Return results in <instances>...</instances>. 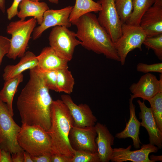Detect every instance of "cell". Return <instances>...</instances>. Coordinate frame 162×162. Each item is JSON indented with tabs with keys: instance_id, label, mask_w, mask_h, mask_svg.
I'll use <instances>...</instances> for the list:
<instances>
[{
	"instance_id": "cell-1",
	"label": "cell",
	"mask_w": 162,
	"mask_h": 162,
	"mask_svg": "<svg viewBox=\"0 0 162 162\" xmlns=\"http://www.w3.org/2000/svg\"><path fill=\"white\" fill-rule=\"evenodd\" d=\"M38 66L29 70V79L16 105L22 124L39 126L46 131L51 125L53 100Z\"/></svg>"
},
{
	"instance_id": "cell-2",
	"label": "cell",
	"mask_w": 162,
	"mask_h": 162,
	"mask_svg": "<svg viewBox=\"0 0 162 162\" xmlns=\"http://www.w3.org/2000/svg\"><path fill=\"white\" fill-rule=\"evenodd\" d=\"M77 28L76 37L87 49L103 54L109 59L120 62L110 36L99 23L95 15L86 14L73 22Z\"/></svg>"
},
{
	"instance_id": "cell-3",
	"label": "cell",
	"mask_w": 162,
	"mask_h": 162,
	"mask_svg": "<svg viewBox=\"0 0 162 162\" xmlns=\"http://www.w3.org/2000/svg\"><path fill=\"white\" fill-rule=\"evenodd\" d=\"M51 125L47 132L51 141L52 154L72 158L74 150L69 141L74 120L68 108L61 100H53L51 109Z\"/></svg>"
},
{
	"instance_id": "cell-4",
	"label": "cell",
	"mask_w": 162,
	"mask_h": 162,
	"mask_svg": "<svg viewBox=\"0 0 162 162\" xmlns=\"http://www.w3.org/2000/svg\"><path fill=\"white\" fill-rule=\"evenodd\" d=\"M17 140L20 147L32 156L52 154L50 138L39 126L22 124Z\"/></svg>"
},
{
	"instance_id": "cell-5",
	"label": "cell",
	"mask_w": 162,
	"mask_h": 162,
	"mask_svg": "<svg viewBox=\"0 0 162 162\" xmlns=\"http://www.w3.org/2000/svg\"><path fill=\"white\" fill-rule=\"evenodd\" d=\"M37 22L36 19L33 17L27 20L20 19L12 21L9 24L6 32L12 37L10 50L6 55L8 58L15 60L24 56Z\"/></svg>"
},
{
	"instance_id": "cell-6",
	"label": "cell",
	"mask_w": 162,
	"mask_h": 162,
	"mask_svg": "<svg viewBox=\"0 0 162 162\" xmlns=\"http://www.w3.org/2000/svg\"><path fill=\"white\" fill-rule=\"evenodd\" d=\"M13 117L6 104L0 100V148L11 154L23 150L17 140L21 127L16 123Z\"/></svg>"
},
{
	"instance_id": "cell-7",
	"label": "cell",
	"mask_w": 162,
	"mask_h": 162,
	"mask_svg": "<svg viewBox=\"0 0 162 162\" xmlns=\"http://www.w3.org/2000/svg\"><path fill=\"white\" fill-rule=\"evenodd\" d=\"M122 35L114 44L122 65L128 53L135 49L142 51V46L146 37L145 32L140 26L126 23L122 24Z\"/></svg>"
},
{
	"instance_id": "cell-8",
	"label": "cell",
	"mask_w": 162,
	"mask_h": 162,
	"mask_svg": "<svg viewBox=\"0 0 162 162\" xmlns=\"http://www.w3.org/2000/svg\"><path fill=\"white\" fill-rule=\"evenodd\" d=\"M76 37V33L65 26L53 27L49 38L50 46L58 56L69 62L72 58L76 47L82 44Z\"/></svg>"
},
{
	"instance_id": "cell-9",
	"label": "cell",
	"mask_w": 162,
	"mask_h": 162,
	"mask_svg": "<svg viewBox=\"0 0 162 162\" xmlns=\"http://www.w3.org/2000/svg\"><path fill=\"white\" fill-rule=\"evenodd\" d=\"M101 10L99 12L98 20L105 29L112 42L115 43L122 35V23L115 3V0H99Z\"/></svg>"
},
{
	"instance_id": "cell-10",
	"label": "cell",
	"mask_w": 162,
	"mask_h": 162,
	"mask_svg": "<svg viewBox=\"0 0 162 162\" xmlns=\"http://www.w3.org/2000/svg\"><path fill=\"white\" fill-rule=\"evenodd\" d=\"M94 126L83 127L73 126L69 136L70 144L74 150L97 152Z\"/></svg>"
},
{
	"instance_id": "cell-11",
	"label": "cell",
	"mask_w": 162,
	"mask_h": 162,
	"mask_svg": "<svg viewBox=\"0 0 162 162\" xmlns=\"http://www.w3.org/2000/svg\"><path fill=\"white\" fill-rule=\"evenodd\" d=\"M129 89L134 99L140 98L148 101L158 92H162V74H160L158 80L154 75L146 73L137 82L132 84Z\"/></svg>"
},
{
	"instance_id": "cell-12",
	"label": "cell",
	"mask_w": 162,
	"mask_h": 162,
	"mask_svg": "<svg viewBox=\"0 0 162 162\" xmlns=\"http://www.w3.org/2000/svg\"><path fill=\"white\" fill-rule=\"evenodd\" d=\"M73 8V6H68L59 10L49 9L46 10L44 14L42 23L33 31V39L34 40L38 39L44 31L52 27H70L72 24L69 21V17Z\"/></svg>"
},
{
	"instance_id": "cell-13",
	"label": "cell",
	"mask_w": 162,
	"mask_h": 162,
	"mask_svg": "<svg viewBox=\"0 0 162 162\" xmlns=\"http://www.w3.org/2000/svg\"><path fill=\"white\" fill-rule=\"evenodd\" d=\"M131 145L126 148H115L113 149L110 160L112 162H153L148 157L151 153H156L159 148L150 143L143 145L140 149L131 151Z\"/></svg>"
},
{
	"instance_id": "cell-14",
	"label": "cell",
	"mask_w": 162,
	"mask_h": 162,
	"mask_svg": "<svg viewBox=\"0 0 162 162\" xmlns=\"http://www.w3.org/2000/svg\"><path fill=\"white\" fill-rule=\"evenodd\" d=\"M61 100L68 108L74 120V126L83 127L94 126L97 121L89 106L86 104H75L68 94L61 96Z\"/></svg>"
},
{
	"instance_id": "cell-15",
	"label": "cell",
	"mask_w": 162,
	"mask_h": 162,
	"mask_svg": "<svg viewBox=\"0 0 162 162\" xmlns=\"http://www.w3.org/2000/svg\"><path fill=\"white\" fill-rule=\"evenodd\" d=\"M140 112L139 116L142 120L141 126L145 128L148 133L150 143L156 146L159 149L162 148V132L158 128L151 108L148 107L144 101H137Z\"/></svg>"
},
{
	"instance_id": "cell-16",
	"label": "cell",
	"mask_w": 162,
	"mask_h": 162,
	"mask_svg": "<svg viewBox=\"0 0 162 162\" xmlns=\"http://www.w3.org/2000/svg\"><path fill=\"white\" fill-rule=\"evenodd\" d=\"M97 135L95 141L100 162H108L110 160L113 149L114 137L105 125L99 122L94 125Z\"/></svg>"
},
{
	"instance_id": "cell-17",
	"label": "cell",
	"mask_w": 162,
	"mask_h": 162,
	"mask_svg": "<svg viewBox=\"0 0 162 162\" xmlns=\"http://www.w3.org/2000/svg\"><path fill=\"white\" fill-rule=\"evenodd\" d=\"M139 26L147 37L162 33V7L152 5L142 16Z\"/></svg>"
},
{
	"instance_id": "cell-18",
	"label": "cell",
	"mask_w": 162,
	"mask_h": 162,
	"mask_svg": "<svg viewBox=\"0 0 162 162\" xmlns=\"http://www.w3.org/2000/svg\"><path fill=\"white\" fill-rule=\"evenodd\" d=\"M134 99L130 95L129 100L130 118L128 122L126 123V127L122 131L116 134L115 137L119 139L131 138L134 147L138 149L141 143L139 137L141 123L136 115L135 106L133 102Z\"/></svg>"
},
{
	"instance_id": "cell-19",
	"label": "cell",
	"mask_w": 162,
	"mask_h": 162,
	"mask_svg": "<svg viewBox=\"0 0 162 162\" xmlns=\"http://www.w3.org/2000/svg\"><path fill=\"white\" fill-rule=\"evenodd\" d=\"M40 68L46 70H56L68 68L69 61L58 56L50 47L44 48L37 56Z\"/></svg>"
},
{
	"instance_id": "cell-20",
	"label": "cell",
	"mask_w": 162,
	"mask_h": 162,
	"mask_svg": "<svg viewBox=\"0 0 162 162\" xmlns=\"http://www.w3.org/2000/svg\"><path fill=\"white\" fill-rule=\"evenodd\" d=\"M38 62L36 56L33 52L28 51L21 58L20 62L14 65L6 66L2 75L5 81L22 74L25 70L31 69L38 66Z\"/></svg>"
},
{
	"instance_id": "cell-21",
	"label": "cell",
	"mask_w": 162,
	"mask_h": 162,
	"mask_svg": "<svg viewBox=\"0 0 162 162\" xmlns=\"http://www.w3.org/2000/svg\"><path fill=\"white\" fill-rule=\"evenodd\" d=\"M20 10L17 15L21 20H24L28 16H33L36 19L38 24L40 25L43 20L44 13L49 8L44 2L22 0L19 5Z\"/></svg>"
},
{
	"instance_id": "cell-22",
	"label": "cell",
	"mask_w": 162,
	"mask_h": 162,
	"mask_svg": "<svg viewBox=\"0 0 162 162\" xmlns=\"http://www.w3.org/2000/svg\"><path fill=\"white\" fill-rule=\"evenodd\" d=\"M22 74L5 81L3 87L0 91V100L6 104L8 110L13 116V101L19 84L23 81Z\"/></svg>"
},
{
	"instance_id": "cell-23",
	"label": "cell",
	"mask_w": 162,
	"mask_h": 162,
	"mask_svg": "<svg viewBox=\"0 0 162 162\" xmlns=\"http://www.w3.org/2000/svg\"><path fill=\"white\" fill-rule=\"evenodd\" d=\"M101 9L100 4L93 0H76L69 17L72 24L83 15L92 12H98Z\"/></svg>"
},
{
	"instance_id": "cell-24",
	"label": "cell",
	"mask_w": 162,
	"mask_h": 162,
	"mask_svg": "<svg viewBox=\"0 0 162 162\" xmlns=\"http://www.w3.org/2000/svg\"><path fill=\"white\" fill-rule=\"evenodd\" d=\"M132 11L125 22L139 26L140 19L143 14L154 4V0H132Z\"/></svg>"
},
{
	"instance_id": "cell-25",
	"label": "cell",
	"mask_w": 162,
	"mask_h": 162,
	"mask_svg": "<svg viewBox=\"0 0 162 162\" xmlns=\"http://www.w3.org/2000/svg\"><path fill=\"white\" fill-rule=\"evenodd\" d=\"M57 83L58 92L68 94L72 92L74 84V80L68 68L57 70Z\"/></svg>"
},
{
	"instance_id": "cell-26",
	"label": "cell",
	"mask_w": 162,
	"mask_h": 162,
	"mask_svg": "<svg viewBox=\"0 0 162 162\" xmlns=\"http://www.w3.org/2000/svg\"><path fill=\"white\" fill-rule=\"evenodd\" d=\"M148 101L158 128L162 132V92H158Z\"/></svg>"
},
{
	"instance_id": "cell-27",
	"label": "cell",
	"mask_w": 162,
	"mask_h": 162,
	"mask_svg": "<svg viewBox=\"0 0 162 162\" xmlns=\"http://www.w3.org/2000/svg\"><path fill=\"white\" fill-rule=\"evenodd\" d=\"M115 3L122 24L125 23L132 11V0H115Z\"/></svg>"
},
{
	"instance_id": "cell-28",
	"label": "cell",
	"mask_w": 162,
	"mask_h": 162,
	"mask_svg": "<svg viewBox=\"0 0 162 162\" xmlns=\"http://www.w3.org/2000/svg\"><path fill=\"white\" fill-rule=\"evenodd\" d=\"M143 44L148 49H151L158 58L162 60V33L151 37H147Z\"/></svg>"
},
{
	"instance_id": "cell-29",
	"label": "cell",
	"mask_w": 162,
	"mask_h": 162,
	"mask_svg": "<svg viewBox=\"0 0 162 162\" xmlns=\"http://www.w3.org/2000/svg\"><path fill=\"white\" fill-rule=\"evenodd\" d=\"M71 162H100L97 152L74 150Z\"/></svg>"
},
{
	"instance_id": "cell-30",
	"label": "cell",
	"mask_w": 162,
	"mask_h": 162,
	"mask_svg": "<svg viewBox=\"0 0 162 162\" xmlns=\"http://www.w3.org/2000/svg\"><path fill=\"white\" fill-rule=\"evenodd\" d=\"M38 69L42 75L46 86L49 89L58 92L57 70Z\"/></svg>"
},
{
	"instance_id": "cell-31",
	"label": "cell",
	"mask_w": 162,
	"mask_h": 162,
	"mask_svg": "<svg viewBox=\"0 0 162 162\" xmlns=\"http://www.w3.org/2000/svg\"><path fill=\"white\" fill-rule=\"evenodd\" d=\"M136 69L137 71L145 74L150 72H156L162 74V63L150 64L140 63L137 65Z\"/></svg>"
},
{
	"instance_id": "cell-32",
	"label": "cell",
	"mask_w": 162,
	"mask_h": 162,
	"mask_svg": "<svg viewBox=\"0 0 162 162\" xmlns=\"http://www.w3.org/2000/svg\"><path fill=\"white\" fill-rule=\"evenodd\" d=\"M10 39L0 35V66L3 58L9 52L10 47Z\"/></svg>"
},
{
	"instance_id": "cell-33",
	"label": "cell",
	"mask_w": 162,
	"mask_h": 162,
	"mask_svg": "<svg viewBox=\"0 0 162 162\" xmlns=\"http://www.w3.org/2000/svg\"><path fill=\"white\" fill-rule=\"evenodd\" d=\"M22 0H14V1L10 8L7 10L8 18L11 20L18 12V8L19 5Z\"/></svg>"
},
{
	"instance_id": "cell-34",
	"label": "cell",
	"mask_w": 162,
	"mask_h": 162,
	"mask_svg": "<svg viewBox=\"0 0 162 162\" xmlns=\"http://www.w3.org/2000/svg\"><path fill=\"white\" fill-rule=\"evenodd\" d=\"M10 153L4 149L0 150V162H13Z\"/></svg>"
},
{
	"instance_id": "cell-35",
	"label": "cell",
	"mask_w": 162,
	"mask_h": 162,
	"mask_svg": "<svg viewBox=\"0 0 162 162\" xmlns=\"http://www.w3.org/2000/svg\"><path fill=\"white\" fill-rule=\"evenodd\" d=\"M52 155L46 154L32 157L33 162H51Z\"/></svg>"
},
{
	"instance_id": "cell-36",
	"label": "cell",
	"mask_w": 162,
	"mask_h": 162,
	"mask_svg": "<svg viewBox=\"0 0 162 162\" xmlns=\"http://www.w3.org/2000/svg\"><path fill=\"white\" fill-rule=\"evenodd\" d=\"M71 158L52 154L51 158V162H71Z\"/></svg>"
},
{
	"instance_id": "cell-37",
	"label": "cell",
	"mask_w": 162,
	"mask_h": 162,
	"mask_svg": "<svg viewBox=\"0 0 162 162\" xmlns=\"http://www.w3.org/2000/svg\"><path fill=\"white\" fill-rule=\"evenodd\" d=\"M24 150L11 154L13 162H24Z\"/></svg>"
},
{
	"instance_id": "cell-38",
	"label": "cell",
	"mask_w": 162,
	"mask_h": 162,
	"mask_svg": "<svg viewBox=\"0 0 162 162\" xmlns=\"http://www.w3.org/2000/svg\"><path fill=\"white\" fill-rule=\"evenodd\" d=\"M24 162H33L31 155L27 152L24 151Z\"/></svg>"
},
{
	"instance_id": "cell-39",
	"label": "cell",
	"mask_w": 162,
	"mask_h": 162,
	"mask_svg": "<svg viewBox=\"0 0 162 162\" xmlns=\"http://www.w3.org/2000/svg\"><path fill=\"white\" fill-rule=\"evenodd\" d=\"M149 159L152 161L153 162H154L158 161H162V155L155 156L154 155H152L150 156Z\"/></svg>"
},
{
	"instance_id": "cell-40",
	"label": "cell",
	"mask_w": 162,
	"mask_h": 162,
	"mask_svg": "<svg viewBox=\"0 0 162 162\" xmlns=\"http://www.w3.org/2000/svg\"><path fill=\"white\" fill-rule=\"evenodd\" d=\"M5 0H0V10L4 13L5 11Z\"/></svg>"
},
{
	"instance_id": "cell-41",
	"label": "cell",
	"mask_w": 162,
	"mask_h": 162,
	"mask_svg": "<svg viewBox=\"0 0 162 162\" xmlns=\"http://www.w3.org/2000/svg\"><path fill=\"white\" fill-rule=\"evenodd\" d=\"M153 6L162 7V0H154Z\"/></svg>"
},
{
	"instance_id": "cell-42",
	"label": "cell",
	"mask_w": 162,
	"mask_h": 162,
	"mask_svg": "<svg viewBox=\"0 0 162 162\" xmlns=\"http://www.w3.org/2000/svg\"><path fill=\"white\" fill-rule=\"evenodd\" d=\"M33 2H38L40 0H29ZM50 2L55 4H58V0H48Z\"/></svg>"
},
{
	"instance_id": "cell-43",
	"label": "cell",
	"mask_w": 162,
	"mask_h": 162,
	"mask_svg": "<svg viewBox=\"0 0 162 162\" xmlns=\"http://www.w3.org/2000/svg\"><path fill=\"white\" fill-rule=\"evenodd\" d=\"M0 149H1V148H0Z\"/></svg>"
}]
</instances>
